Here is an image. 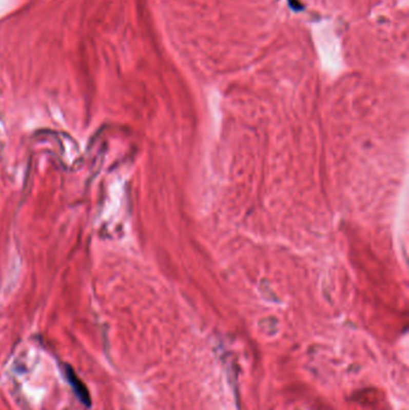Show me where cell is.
<instances>
[{
    "label": "cell",
    "mask_w": 409,
    "mask_h": 410,
    "mask_svg": "<svg viewBox=\"0 0 409 410\" xmlns=\"http://www.w3.org/2000/svg\"><path fill=\"white\" fill-rule=\"evenodd\" d=\"M66 377L71 386H72L73 391L76 392L77 397L81 399V402L84 403L87 406H90V396H89L88 388L85 387V385L82 383L80 378L74 374V372L70 367H66Z\"/></svg>",
    "instance_id": "6da1fadb"
}]
</instances>
